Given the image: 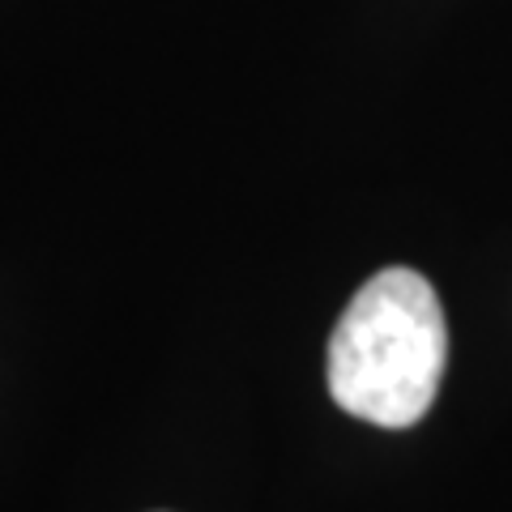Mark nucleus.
<instances>
[{"label":"nucleus","mask_w":512,"mask_h":512,"mask_svg":"<svg viewBox=\"0 0 512 512\" xmlns=\"http://www.w3.org/2000/svg\"><path fill=\"white\" fill-rule=\"evenodd\" d=\"M448 320L440 295L414 269H380L346 303L329 338V393L376 427H414L440 393Z\"/></svg>","instance_id":"1"}]
</instances>
